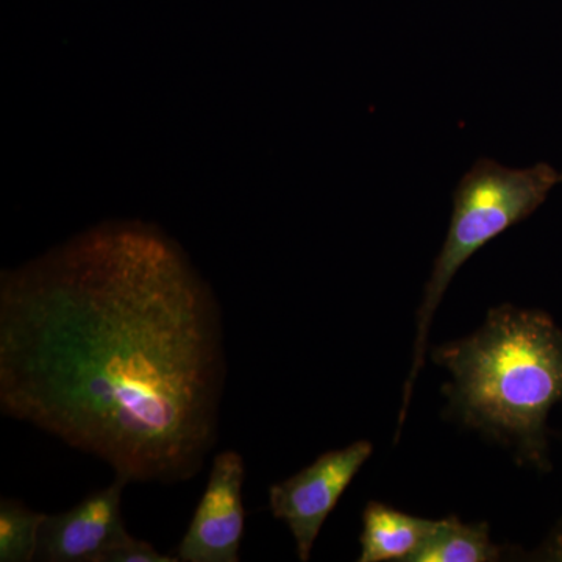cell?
<instances>
[{
  "label": "cell",
  "mask_w": 562,
  "mask_h": 562,
  "mask_svg": "<svg viewBox=\"0 0 562 562\" xmlns=\"http://www.w3.org/2000/svg\"><path fill=\"white\" fill-rule=\"evenodd\" d=\"M220 303L169 236L109 222L0 279V409L127 483H180L220 438Z\"/></svg>",
  "instance_id": "cell-1"
},
{
  "label": "cell",
  "mask_w": 562,
  "mask_h": 562,
  "mask_svg": "<svg viewBox=\"0 0 562 562\" xmlns=\"http://www.w3.org/2000/svg\"><path fill=\"white\" fill-rule=\"evenodd\" d=\"M431 360L452 375L449 419L513 450L517 464L549 471L547 419L562 403V330L549 314L501 305L482 327L442 344Z\"/></svg>",
  "instance_id": "cell-2"
},
{
  "label": "cell",
  "mask_w": 562,
  "mask_h": 562,
  "mask_svg": "<svg viewBox=\"0 0 562 562\" xmlns=\"http://www.w3.org/2000/svg\"><path fill=\"white\" fill-rule=\"evenodd\" d=\"M560 181L562 176L547 162L528 169H509L490 158H480L462 177L453 194L452 222L446 243L432 266L424 301L417 310L413 364L403 387L397 436L408 414L414 383L424 368L432 317L453 277L487 243L530 217Z\"/></svg>",
  "instance_id": "cell-3"
},
{
  "label": "cell",
  "mask_w": 562,
  "mask_h": 562,
  "mask_svg": "<svg viewBox=\"0 0 562 562\" xmlns=\"http://www.w3.org/2000/svg\"><path fill=\"white\" fill-rule=\"evenodd\" d=\"M372 453V442L357 441L322 453L301 472L272 484L269 509L290 528L299 560L310 561L325 520Z\"/></svg>",
  "instance_id": "cell-4"
},
{
  "label": "cell",
  "mask_w": 562,
  "mask_h": 562,
  "mask_svg": "<svg viewBox=\"0 0 562 562\" xmlns=\"http://www.w3.org/2000/svg\"><path fill=\"white\" fill-rule=\"evenodd\" d=\"M246 482L244 458L235 450L214 457L209 483L179 549L181 562H238L246 509L243 487Z\"/></svg>",
  "instance_id": "cell-5"
},
{
  "label": "cell",
  "mask_w": 562,
  "mask_h": 562,
  "mask_svg": "<svg viewBox=\"0 0 562 562\" xmlns=\"http://www.w3.org/2000/svg\"><path fill=\"white\" fill-rule=\"evenodd\" d=\"M127 484L116 476L109 487L91 492L69 512L46 516L41 525L35 561L102 562L128 535L121 506Z\"/></svg>",
  "instance_id": "cell-6"
},
{
  "label": "cell",
  "mask_w": 562,
  "mask_h": 562,
  "mask_svg": "<svg viewBox=\"0 0 562 562\" xmlns=\"http://www.w3.org/2000/svg\"><path fill=\"white\" fill-rule=\"evenodd\" d=\"M439 520L412 516L380 502L362 513L360 562H413L438 527Z\"/></svg>",
  "instance_id": "cell-7"
},
{
  "label": "cell",
  "mask_w": 562,
  "mask_h": 562,
  "mask_svg": "<svg viewBox=\"0 0 562 562\" xmlns=\"http://www.w3.org/2000/svg\"><path fill=\"white\" fill-rule=\"evenodd\" d=\"M516 550L492 541L486 522L465 524L460 517L449 516L439 519L413 562H495L516 557Z\"/></svg>",
  "instance_id": "cell-8"
},
{
  "label": "cell",
  "mask_w": 562,
  "mask_h": 562,
  "mask_svg": "<svg viewBox=\"0 0 562 562\" xmlns=\"http://www.w3.org/2000/svg\"><path fill=\"white\" fill-rule=\"evenodd\" d=\"M47 514L16 498L0 501V562L35 561L41 525Z\"/></svg>",
  "instance_id": "cell-9"
},
{
  "label": "cell",
  "mask_w": 562,
  "mask_h": 562,
  "mask_svg": "<svg viewBox=\"0 0 562 562\" xmlns=\"http://www.w3.org/2000/svg\"><path fill=\"white\" fill-rule=\"evenodd\" d=\"M177 557L162 554L150 542L140 541L132 535L125 536L109 553L102 562H176Z\"/></svg>",
  "instance_id": "cell-10"
},
{
  "label": "cell",
  "mask_w": 562,
  "mask_h": 562,
  "mask_svg": "<svg viewBox=\"0 0 562 562\" xmlns=\"http://www.w3.org/2000/svg\"><path fill=\"white\" fill-rule=\"evenodd\" d=\"M535 560L562 561V524L553 530L541 549L535 553Z\"/></svg>",
  "instance_id": "cell-11"
}]
</instances>
